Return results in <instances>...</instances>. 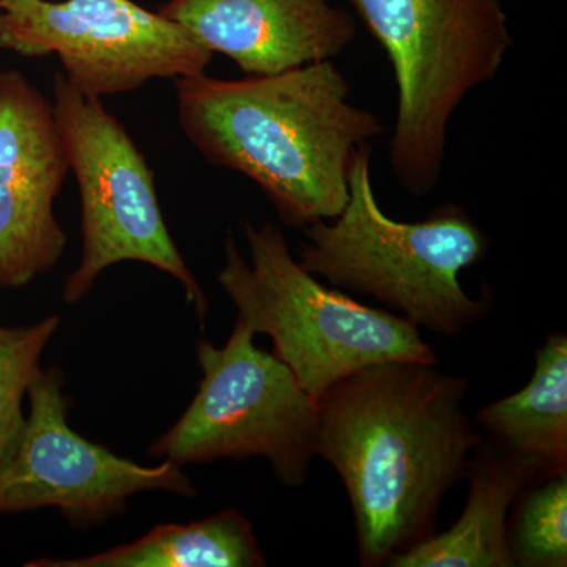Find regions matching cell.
Masks as SVG:
<instances>
[{"label":"cell","instance_id":"6da1fadb","mask_svg":"<svg viewBox=\"0 0 567 567\" xmlns=\"http://www.w3.org/2000/svg\"><path fill=\"white\" fill-rule=\"evenodd\" d=\"M468 382L436 364L380 363L317 399L316 454L344 484L358 561L386 566L435 535L440 506L484 436L465 412Z\"/></svg>","mask_w":567,"mask_h":567},{"label":"cell","instance_id":"7a4b0ae2","mask_svg":"<svg viewBox=\"0 0 567 567\" xmlns=\"http://www.w3.org/2000/svg\"><path fill=\"white\" fill-rule=\"evenodd\" d=\"M178 123L213 166L248 177L290 227L331 221L349 200L354 153L382 136L379 115L350 102L333 59L244 80H175Z\"/></svg>","mask_w":567,"mask_h":567},{"label":"cell","instance_id":"3957f363","mask_svg":"<svg viewBox=\"0 0 567 567\" xmlns=\"http://www.w3.org/2000/svg\"><path fill=\"white\" fill-rule=\"evenodd\" d=\"M303 230L298 262L308 274L375 298L417 328L457 336L491 309V292L473 298L461 282L462 271L486 259L487 234L456 204L424 221L390 218L377 200L369 145L354 153L341 215Z\"/></svg>","mask_w":567,"mask_h":567},{"label":"cell","instance_id":"277c9868","mask_svg":"<svg viewBox=\"0 0 567 567\" xmlns=\"http://www.w3.org/2000/svg\"><path fill=\"white\" fill-rule=\"evenodd\" d=\"M241 226L249 262L234 238H227L219 286L238 309L237 319L254 334L270 336L276 357L315 401L368 365L439 363L415 323L317 281L293 259L276 224Z\"/></svg>","mask_w":567,"mask_h":567},{"label":"cell","instance_id":"5b68a950","mask_svg":"<svg viewBox=\"0 0 567 567\" xmlns=\"http://www.w3.org/2000/svg\"><path fill=\"white\" fill-rule=\"evenodd\" d=\"M393 65L390 162L410 196L434 192L447 126L466 95L494 81L514 40L499 0H350Z\"/></svg>","mask_w":567,"mask_h":567},{"label":"cell","instance_id":"8992f818","mask_svg":"<svg viewBox=\"0 0 567 567\" xmlns=\"http://www.w3.org/2000/svg\"><path fill=\"white\" fill-rule=\"evenodd\" d=\"M52 111L70 173L80 189L82 257L66 278L63 300L80 303L104 270L141 262L173 276L200 324L208 298L164 223L155 175L133 137L102 100L82 95L61 71L52 82Z\"/></svg>","mask_w":567,"mask_h":567},{"label":"cell","instance_id":"52a82bcc","mask_svg":"<svg viewBox=\"0 0 567 567\" xmlns=\"http://www.w3.org/2000/svg\"><path fill=\"white\" fill-rule=\"evenodd\" d=\"M240 319L223 347L203 341L199 390L148 454L177 465L260 456L287 487L303 486L317 457V401L293 372L254 344Z\"/></svg>","mask_w":567,"mask_h":567},{"label":"cell","instance_id":"ba28073f","mask_svg":"<svg viewBox=\"0 0 567 567\" xmlns=\"http://www.w3.org/2000/svg\"><path fill=\"white\" fill-rule=\"evenodd\" d=\"M0 48L58 55L65 80L100 100L203 74L213 61L185 28L133 0H0Z\"/></svg>","mask_w":567,"mask_h":567},{"label":"cell","instance_id":"9c48e42d","mask_svg":"<svg viewBox=\"0 0 567 567\" xmlns=\"http://www.w3.org/2000/svg\"><path fill=\"white\" fill-rule=\"evenodd\" d=\"M62 388L55 368L40 369L29 386L24 429L0 465V514L55 507L69 524L89 528L123 513L126 499L140 492L197 495L181 465L136 464L74 432Z\"/></svg>","mask_w":567,"mask_h":567},{"label":"cell","instance_id":"30bf717a","mask_svg":"<svg viewBox=\"0 0 567 567\" xmlns=\"http://www.w3.org/2000/svg\"><path fill=\"white\" fill-rule=\"evenodd\" d=\"M70 174L52 103L20 71H0V287H22L62 259L54 204Z\"/></svg>","mask_w":567,"mask_h":567},{"label":"cell","instance_id":"8fae6325","mask_svg":"<svg viewBox=\"0 0 567 567\" xmlns=\"http://www.w3.org/2000/svg\"><path fill=\"white\" fill-rule=\"evenodd\" d=\"M159 13L249 76L334 59L358 33L330 0H169Z\"/></svg>","mask_w":567,"mask_h":567},{"label":"cell","instance_id":"7c38bea8","mask_svg":"<svg viewBox=\"0 0 567 567\" xmlns=\"http://www.w3.org/2000/svg\"><path fill=\"white\" fill-rule=\"evenodd\" d=\"M468 496L461 518L388 563L390 567H513L507 540L511 507L533 484L548 480L528 457L495 445L476 447L466 465Z\"/></svg>","mask_w":567,"mask_h":567},{"label":"cell","instance_id":"4fadbf2b","mask_svg":"<svg viewBox=\"0 0 567 567\" xmlns=\"http://www.w3.org/2000/svg\"><path fill=\"white\" fill-rule=\"evenodd\" d=\"M476 421L492 445L567 475V336L548 334L527 386L483 406Z\"/></svg>","mask_w":567,"mask_h":567},{"label":"cell","instance_id":"5bb4252c","mask_svg":"<svg viewBox=\"0 0 567 567\" xmlns=\"http://www.w3.org/2000/svg\"><path fill=\"white\" fill-rule=\"evenodd\" d=\"M267 565L252 525L235 509L189 524L158 525L147 535L76 559L41 558L35 567H260Z\"/></svg>","mask_w":567,"mask_h":567},{"label":"cell","instance_id":"9a60e30c","mask_svg":"<svg viewBox=\"0 0 567 567\" xmlns=\"http://www.w3.org/2000/svg\"><path fill=\"white\" fill-rule=\"evenodd\" d=\"M507 540L514 565L567 566V475L533 484L518 496Z\"/></svg>","mask_w":567,"mask_h":567},{"label":"cell","instance_id":"2e32d148","mask_svg":"<svg viewBox=\"0 0 567 567\" xmlns=\"http://www.w3.org/2000/svg\"><path fill=\"white\" fill-rule=\"evenodd\" d=\"M59 324V316H50L29 327H0V465L20 440L25 424L22 401Z\"/></svg>","mask_w":567,"mask_h":567}]
</instances>
